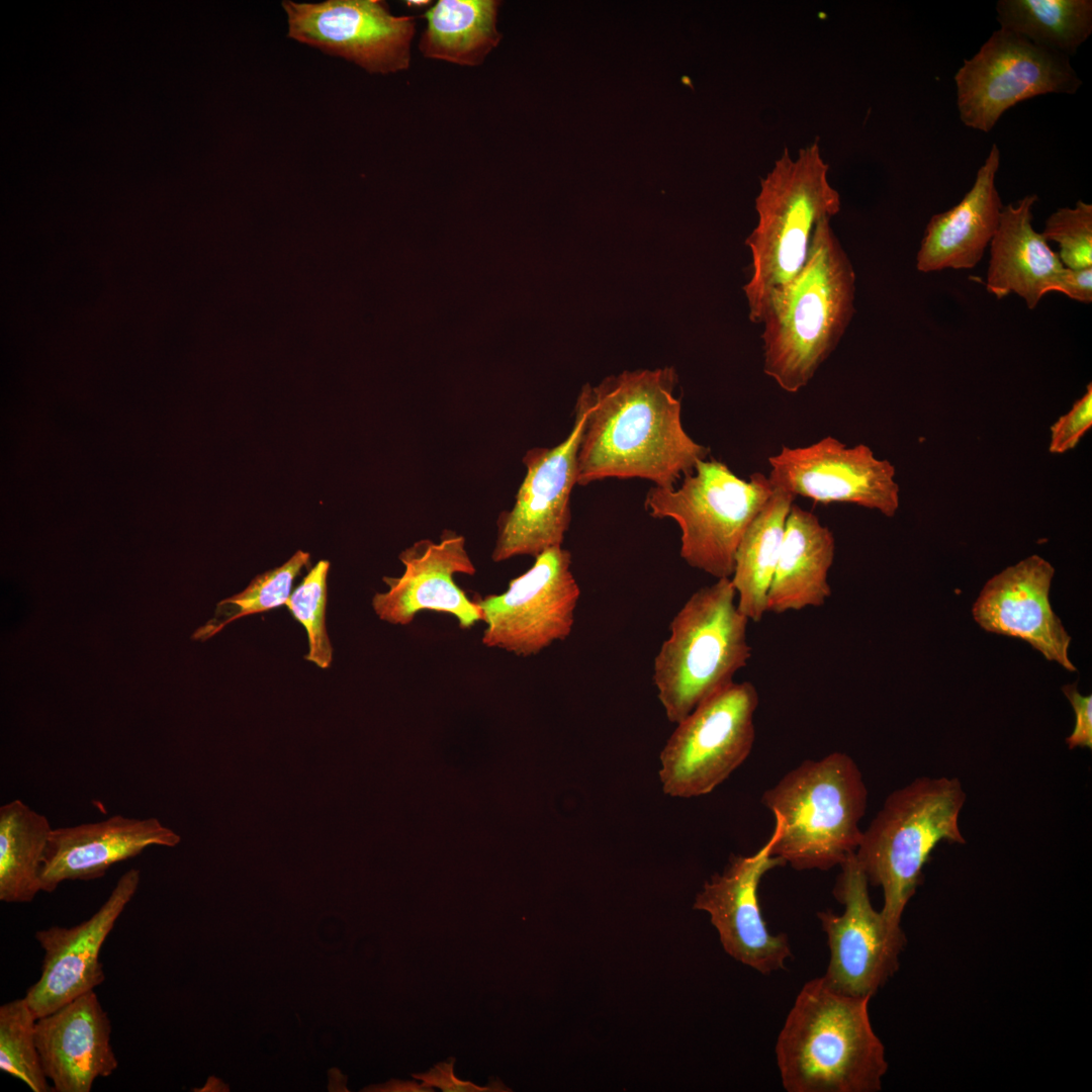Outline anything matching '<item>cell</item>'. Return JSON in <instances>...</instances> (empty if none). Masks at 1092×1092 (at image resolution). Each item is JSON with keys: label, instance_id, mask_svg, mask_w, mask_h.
Masks as SVG:
<instances>
[{"label": "cell", "instance_id": "cell-1", "mask_svg": "<svg viewBox=\"0 0 1092 1092\" xmlns=\"http://www.w3.org/2000/svg\"><path fill=\"white\" fill-rule=\"evenodd\" d=\"M672 367L624 371L579 393L586 420L577 452V484L643 478L673 487L707 458L709 448L685 431Z\"/></svg>", "mask_w": 1092, "mask_h": 1092}, {"label": "cell", "instance_id": "cell-2", "mask_svg": "<svg viewBox=\"0 0 1092 1092\" xmlns=\"http://www.w3.org/2000/svg\"><path fill=\"white\" fill-rule=\"evenodd\" d=\"M854 297L852 263L825 218L814 231L804 267L761 320L764 374L790 393L807 386L849 326Z\"/></svg>", "mask_w": 1092, "mask_h": 1092}, {"label": "cell", "instance_id": "cell-3", "mask_svg": "<svg viewBox=\"0 0 1092 1092\" xmlns=\"http://www.w3.org/2000/svg\"><path fill=\"white\" fill-rule=\"evenodd\" d=\"M869 997L831 989L822 977L798 993L776 1044L788 1092H877L888 1069Z\"/></svg>", "mask_w": 1092, "mask_h": 1092}, {"label": "cell", "instance_id": "cell-4", "mask_svg": "<svg viewBox=\"0 0 1092 1092\" xmlns=\"http://www.w3.org/2000/svg\"><path fill=\"white\" fill-rule=\"evenodd\" d=\"M828 170L814 142L795 159L785 149L760 180L758 221L745 240L752 269L743 287L754 324L761 323L771 299L804 267L817 224L840 211V195L829 183Z\"/></svg>", "mask_w": 1092, "mask_h": 1092}, {"label": "cell", "instance_id": "cell-5", "mask_svg": "<svg viewBox=\"0 0 1092 1092\" xmlns=\"http://www.w3.org/2000/svg\"><path fill=\"white\" fill-rule=\"evenodd\" d=\"M761 802L776 820L771 854L798 871H826L855 852L868 789L853 758L835 751L800 763Z\"/></svg>", "mask_w": 1092, "mask_h": 1092}, {"label": "cell", "instance_id": "cell-6", "mask_svg": "<svg viewBox=\"0 0 1092 1092\" xmlns=\"http://www.w3.org/2000/svg\"><path fill=\"white\" fill-rule=\"evenodd\" d=\"M966 801L958 778H916L889 794L862 831L854 854L869 885L882 889L881 913L892 926H901L936 846L966 844L960 826Z\"/></svg>", "mask_w": 1092, "mask_h": 1092}, {"label": "cell", "instance_id": "cell-7", "mask_svg": "<svg viewBox=\"0 0 1092 1092\" xmlns=\"http://www.w3.org/2000/svg\"><path fill=\"white\" fill-rule=\"evenodd\" d=\"M748 622L730 578L717 579L687 600L653 662V684L669 722L677 724L734 682L751 657Z\"/></svg>", "mask_w": 1092, "mask_h": 1092}, {"label": "cell", "instance_id": "cell-8", "mask_svg": "<svg viewBox=\"0 0 1092 1092\" xmlns=\"http://www.w3.org/2000/svg\"><path fill=\"white\" fill-rule=\"evenodd\" d=\"M772 489L762 473L745 480L726 464L704 459L678 488H650L645 509L653 518L676 522L680 556L690 566L717 579L730 578L737 546Z\"/></svg>", "mask_w": 1092, "mask_h": 1092}, {"label": "cell", "instance_id": "cell-9", "mask_svg": "<svg viewBox=\"0 0 1092 1092\" xmlns=\"http://www.w3.org/2000/svg\"><path fill=\"white\" fill-rule=\"evenodd\" d=\"M757 706L755 686L734 681L678 722L659 754L663 793L699 797L728 779L752 750Z\"/></svg>", "mask_w": 1092, "mask_h": 1092}, {"label": "cell", "instance_id": "cell-10", "mask_svg": "<svg viewBox=\"0 0 1092 1092\" xmlns=\"http://www.w3.org/2000/svg\"><path fill=\"white\" fill-rule=\"evenodd\" d=\"M961 121L989 132L1019 102L1045 94H1075L1082 80L1070 58L999 28L954 75Z\"/></svg>", "mask_w": 1092, "mask_h": 1092}, {"label": "cell", "instance_id": "cell-11", "mask_svg": "<svg viewBox=\"0 0 1092 1092\" xmlns=\"http://www.w3.org/2000/svg\"><path fill=\"white\" fill-rule=\"evenodd\" d=\"M570 565L568 550L549 548L506 592L475 598L486 623L482 643L526 657L566 639L580 597Z\"/></svg>", "mask_w": 1092, "mask_h": 1092}, {"label": "cell", "instance_id": "cell-12", "mask_svg": "<svg viewBox=\"0 0 1092 1092\" xmlns=\"http://www.w3.org/2000/svg\"><path fill=\"white\" fill-rule=\"evenodd\" d=\"M839 867L833 893L844 911L818 913L830 949L822 978L834 991L872 998L898 970L906 936L901 926H892L873 907L869 882L855 854Z\"/></svg>", "mask_w": 1092, "mask_h": 1092}, {"label": "cell", "instance_id": "cell-13", "mask_svg": "<svg viewBox=\"0 0 1092 1092\" xmlns=\"http://www.w3.org/2000/svg\"><path fill=\"white\" fill-rule=\"evenodd\" d=\"M574 412L573 426L564 441L525 454L527 473L515 505L497 521L493 561L520 555L536 557L561 546L570 523V493L577 484V452L586 420V404L580 395Z\"/></svg>", "mask_w": 1092, "mask_h": 1092}, {"label": "cell", "instance_id": "cell-14", "mask_svg": "<svg viewBox=\"0 0 1092 1092\" xmlns=\"http://www.w3.org/2000/svg\"><path fill=\"white\" fill-rule=\"evenodd\" d=\"M288 36L344 58L375 74L408 68L416 28L408 16H395L378 0L282 2Z\"/></svg>", "mask_w": 1092, "mask_h": 1092}, {"label": "cell", "instance_id": "cell-15", "mask_svg": "<svg viewBox=\"0 0 1092 1092\" xmlns=\"http://www.w3.org/2000/svg\"><path fill=\"white\" fill-rule=\"evenodd\" d=\"M768 480L794 496L816 503L853 504L893 517L899 508L895 467L875 457L870 447H847L827 436L805 447L782 450L768 458Z\"/></svg>", "mask_w": 1092, "mask_h": 1092}, {"label": "cell", "instance_id": "cell-16", "mask_svg": "<svg viewBox=\"0 0 1092 1092\" xmlns=\"http://www.w3.org/2000/svg\"><path fill=\"white\" fill-rule=\"evenodd\" d=\"M776 838L774 828L769 839L755 853L732 858L722 874L704 884L694 903L695 909L710 915L725 951L763 975L785 969L792 957L788 935L767 929L758 902L761 878L786 864L771 854Z\"/></svg>", "mask_w": 1092, "mask_h": 1092}, {"label": "cell", "instance_id": "cell-17", "mask_svg": "<svg viewBox=\"0 0 1092 1092\" xmlns=\"http://www.w3.org/2000/svg\"><path fill=\"white\" fill-rule=\"evenodd\" d=\"M140 882V870L129 869L88 919L74 926L54 925L35 932L43 958L40 975L27 989L24 998L36 1018L93 991L104 982L100 961L102 945L135 895Z\"/></svg>", "mask_w": 1092, "mask_h": 1092}, {"label": "cell", "instance_id": "cell-18", "mask_svg": "<svg viewBox=\"0 0 1092 1092\" xmlns=\"http://www.w3.org/2000/svg\"><path fill=\"white\" fill-rule=\"evenodd\" d=\"M398 558L404 566L403 573L398 577L384 576L388 590L376 593L372 598L379 619L393 625H408L419 612L429 610L455 617L461 629L484 621L480 607L454 580L457 573L473 575L476 571L463 536L444 531L439 542L417 541Z\"/></svg>", "mask_w": 1092, "mask_h": 1092}, {"label": "cell", "instance_id": "cell-19", "mask_svg": "<svg viewBox=\"0 0 1092 1092\" xmlns=\"http://www.w3.org/2000/svg\"><path fill=\"white\" fill-rule=\"evenodd\" d=\"M1054 574L1038 555L1005 568L983 586L973 617L985 631L1026 641L1046 660L1076 671L1068 655L1071 636L1050 603Z\"/></svg>", "mask_w": 1092, "mask_h": 1092}, {"label": "cell", "instance_id": "cell-20", "mask_svg": "<svg viewBox=\"0 0 1092 1092\" xmlns=\"http://www.w3.org/2000/svg\"><path fill=\"white\" fill-rule=\"evenodd\" d=\"M180 836L156 817L113 815L107 819L53 828L41 868L42 892L66 881L102 878L115 863L150 846L174 847Z\"/></svg>", "mask_w": 1092, "mask_h": 1092}, {"label": "cell", "instance_id": "cell-21", "mask_svg": "<svg viewBox=\"0 0 1092 1092\" xmlns=\"http://www.w3.org/2000/svg\"><path fill=\"white\" fill-rule=\"evenodd\" d=\"M35 1037L56 1092H89L98 1078L118 1067L110 1019L94 990L37 1018Z\"/></svg>", "mask_w": 1092, "mask_h": 1092}, {"label": "cell", "instance_id": "cell-22", "mask_svg": "<svg viewBox=\"0 0 1092 1092\" xmlns=\"http://www.w3.org/2000/svg\"><path fill=\"white\" fill-rule=\"evenodd\" d=\"M999 165L1000 150L993 144L963 199L947 211L932 215L916 256L918 271L970 269L980 262L1004 206L995 185Z\"/></svg>", "mask_w": 1092, "mask_h": 1092}, {"label": "cell", "instance_id": "cell-23", "mask_svg": "<svg viewBox=\"0 0 1092 1092\" xmlns=\"http://www.w3.org/2000/svg\"><path fill=\"white\" fill-rule=\"evenodd\" d=\"M1035 194L1016 204L1003 206L998 229L990 242L987 290L1001 299L1016 293L1028 308H1034L1051 292L1056 277L1065 268L1041 233L1032 226Z\"/></svg>", "mask_w": 1092, "mask_h": 1092}, {"label": "cell", "instance_id": "cell-24", "mask_svg": "<svg viewBox=\"0 0 1092 1092\" xmlns=\"http://www.w3.org/2000/svg\"><path fill=\"white\" fill-rule=\"evenodd\" d=\"M835 539L817 516L793 504L779 560L768 589L766 611L783 614L821 607L831 596L829 570Z\"/></svg>", "mask_w": 1092, "mask_h": 1092}, {"label": "cell", "instance_id": "cell-25", "mask_svg": "<svg viewBox=\"0 0 1092 1092\" xmlns=\"http://www.w3.org/2000/svg\"><path fill=\"white\" fill-rule=\"evenodd\" d=\"M772 488L737 546L730 577L739 611L753 622H759L767 612V594L779 560L786 521L796 497L782 488Z\"/></svg>", "mask_w": 1092, "mask_h": 1092}, {"label": "cell", "instance_id": "cell-26", "mask_svg": "<svg viewBox=\"0 0 1092 1092\" xmlns=\"http://www.w3.org/2000/svg\"><path fill=\"white\" fill-rule=\"evenodd\" d=\"M499 2L440 0L426 13L419 49L424 56L462 66H477L498 44Z\"/></svg>", "mask_w": 1092, "mask_h": 1092}, {"label": "cell", "instance_id": "cell-27", "mask_svg": "<svg viewBox=\"0 0 1092 1092\" xmlns=\"http://www.w3.org/2000/svg\"><path fill=\"white\" fill-rule=\"evenodd\" d=\"M53 827L19 799L0 807V901L29 903L41 888V868Z\"/></svg>", "mask_w": 1092, "mask_h": 1092}, {"label": "cell", "instance_id": "cell-28", "mask_svg": "<svg viewBox=\"0 0 1092 1092\" xmlns=\"http://www.w3.org/2000/svg\"><path fill=\"white\" fill-rule=\"evenodd\" d=\"M1000 28L1071 58L1092 33L1091 0H999Z\"/></svg>", "mask_w": 1092, "mask_h": 1092}, {"label": "cell", "instance_id": "cell-29", "mask_svg": "<svg viewBox=\"0 0 1092 1092\" xmlns=\"http://www.w3.org/2000/svg\"><path fill=\"white\" fill-rule=\"evenodd\" d=\"M308 562L309 553L298 550L282 565L257 575L244 590L219 601L213 617L191 639L206 641L238 619L285 606L295 577Z\"/></svg>", "mask_w": 1092, "mask_h": 1092}, {"label": "cell", "instance_id": "cell-30", "mask_svg": "<svg viewBox=\"0 0 1092 1092\" xmlns=\"http://www.w3.org/2000/svg\"><path fill=\"white\" fill-rule=\"evenodd\" d=\"M36 1020L24 997L0 1006V1070L32 1092H49L53 1087L36 1045Z\"/></svg>", "mask_w": 1092, "mask_h": 1092}, {"label": "cell", "instance_id": "cell-31", "mask_svg": "<svg viewBox=\"0 0 1092 1092\" xmlns=\"http://www.w3.org/2000/svg\"><path fill=\"white\" fill-rule=\"evenodd\" d=\"M329 570L328 560L317 561L285 605L306 631L308 652L304 658L321 668L330 667L333 659V647L326 627Z\"/></svg>", "mask_w": 1092, "mask_h": 1092}, {"label": "cell", "instance_id": "cell-32", "mask_svg": "<svg viewBox=\"0 0 1092 1092\" xmlns=\"http://www.w3.org/2000/svg\"><path fill=\"white\" fill-rule=\"evenodd\" d=\"M1045 241L1059 244L1062 264L1069 269L1092 267V205L1078 200L1075 207L1052 213L1041 233Z\"/></svg>", "mask_w": 1092, "mask_h": 1092}, {"label": "cell", "instance_id": "cell-33", "mask_svg": "<svg viewBox=\"0 0 1092 1092\" xmlns=\"http://www.w3.org/2000/svg\"><path fill=\"white\" fill-rule=\"evenodd\" d=\"M1092 426V385H1087L1086 392L1051 427V453L1062 454L1074 449L1081 438Z\"/></svg>", "mask_w": 1092, "mask_h": 1092}, {"label": "cell", "instance_id": "cell-34", "mask_svg": "<svg viewBox=\"0 0 1092 1092\" xmlns=\"http://www.w3.org/2000/svg\"><path fill=\"white\" fill-rule=\"evenodd\" d=\"M1075 713L1073 732L1066 738L1069 749L1092 748V696L1079 693L1077 684L1062 688Z\"/></svg>", "mask_w": 1092, "mask_h": 1092}, {"label": "cell", "instance_id": "cell-35", "mask_svg": "<svg viewBox=\"0 0 1092 1092\" xmlns=\"http://www.w3.org/2000/svg\"><path fill=\"white\" fill-rule=\"evenodd\" d=\"M454 1059L439 1063L432 1070L424 1074H415L414 1078L422 1080L426 1087L440 1088L444 1092H487L510 1091L500 1081H493L488 1086L480 1087L469 1081H462L454 1075Z\"/></svg>", "mask_w": 1092, "mask_h": 1092}, {"label": "cell", "instance_id": "cell-36", "mask_svg": "<svg viewBox=\"0 0 1092 1092\" xmlns=\"http://www.w3.org/2000/svg\"><path fill=\"white\" fill-rule=\"evenodd\" d=\"M1051 291H1059L1071 299L1090 303L1092 301V267L1083 269L1065 267L1056 277Z\"/></svg>", "mask_w": 1092, "mask_h": 1092}, {"label": "cell", "instance_id": "cell-37", "mask_svg": "<svg viewBox=\"0 0 1092 1092\" xmlns=\"http://www.w3.org/2000/svg\"><path fill=\"white\" fill-rule=\"evenodd\" d=\"M406 3H407L408 6L421 7V6H424V5H428L430 3V1H427V0H423V1L422 0H420V1L419 0L418 1L413 0L412 1L411 0V1H407Z\"/></svg>", "mask_w": 1092, "mask_h": 1092}]
</instances>
